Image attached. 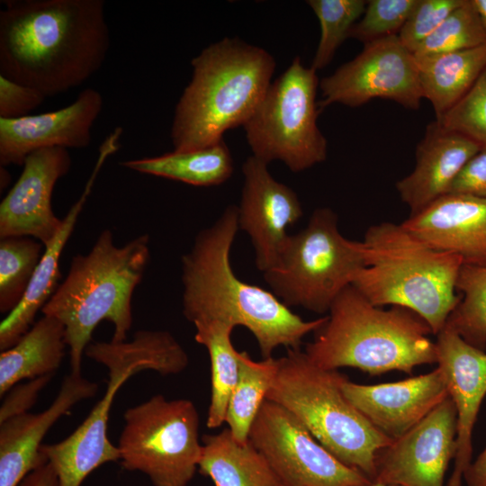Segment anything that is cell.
I'll use <instances>...</instances> for the list:
<instances>
[{"label":"cell","instance_id":"obj_1","mask_svg":"<svg viewBox=\"0 0 486 486\" xmlns=\"http://www.w3.org/2000/svg\"><path fill=\"white\" fill-rule=\"evenodd\" d=\"M109 46L102 0H11L0 12V75L46 97L86 81Z\"/></svg>","mask_w":486,"mask_h":486},{"label":"cell","instance_id":"obj_2","mask_svg":"<svg viewBox=\"0 0 486 486\" xmlns=\"http://www.w3.org/2000/svg\"><path fill=\"white\" fill-rule=\"evenodd\" d=\"M238 210L228 206L212 225L195 237L182 256V309L194 325L219 321L243 326L256 338L263 358L279 346L300 349L302 339L317 331L327 316L306 321L272 292L243 282L230 264L238 230Z\"/></svg>","mask_w":486,"mask_h":486},{"label":"cell","instance_id":"obj_3","mask_svg":"<svg viewBox=\"0 0 486 486\" xmlns=\"http://www.w3.org/2000/svg\"><path fill=\"white\" fill-rule=\"evenodd\" d=\"M149 257L148 234L117 247L112 232L104 230L87 254L72 258L66 278L41 310L65 327L70 373L81 374L83 355L100 322L113 324L112 341L127 340L133 292Z\"/></svg>","mask_w":486,"mask_h":486},{"label":"cell","instance_id":"obj_4","mask_svg":"<svg viewBox=\"0 0 486 486\" xmlns=\"http://www.w3.org/2000/svg\"><path fill=\"white\" fill-rule=\"evenodd\" d=\"M192 79L175 110V151L206 148L244 126L264 98L275 68L266 50L225 38L192 59Z\"/></svg>","mask_w":486,"mask_h":486},{"label":"cell","instance_id":"obj_5","mask_svg":"<svg viewBox=\"0 0 486 486\" xmlns=\"http://www.w3.org/2000/svg\"><path fill=\"white\" fill-rule=\"evenodd\" d=\"M328 312L304 350L321 368L352 367L370 375L395 370L411 374L416 366L437 362L430 327L409 309L374 306L351 284Z\"/></svg>","mask_w":486,"mask_h":486},{"label":"cell","instance_id":"obj_6","mask_svg":"<svg viewBox=\"0 0 486 486\" xmlns=\"http://www.w3.org/2000/svg\"><path fill=\"white\" fill-rule=\"evenodd\" d=\"M365 266L352 285L372 304L409 309L436 335L461 300L456 282L463 260L437 251L401 224L382 222L366 230Z\"/></svg>","mask_w":486,"mask_h":486},{"label":"cell","instance_id":"obj_7","mask_svg":"<svg viewBox=\"0 0 486 486\" xmlns=\"http://www.w3.org/2000/svg\"><path fill=\"white\" fill-rule=\"evenodd\" d=\"M85 355L104 365L109 379L104 394L81 425L62 441L40 447L59 486H81L93 471L120 460L118 447L108 438L107 426L113 400L123 383L144 370L178 374L189 364L186 351L166 330H138L130 341L90 342Z\"/></svg>","mask_w":486,"mask_h":486},{"label":"cell","instance_id":"obj_8","mask_svg":"<svg viewBox=\"0 0 486 486\" xmlns=\"http://www.w3.org/2000/svg\"><path fill=\"white\" fill-rule=\"evenodd\" d=\"M348 378L324 369L304 351L288 349L277 358V371L266 399L292 413L331 454L362 472L375 476L377 453L392 443L346 398Z\"/></svg>","mask_w":486,"mask_h":486},{"label":"cell","instance_id":"obj_9","mask_svg":"<svg viewBox=\"0 0 486 486\" xmlns=\"http://www.w3.org/2000/svg\"><path fill=\"white\" fill-rule=\"evenodd\" d=\"M329 208L315 210L304 229L289 235L274 266L264 273L272 292L289 308L322 314L365 266L363 241L346 238Z\"/></svg>","mask_w":486,"mask_h":486},{"label":"cell","instance_id":"obj_10","mask_svg":"<svg viewBox=\"0 0 486 486\" xmlns=\"http://www.w3.org/2000/svg\"><path fill=\"white\" fill-rule=\"evenodd\" d=\"M123 419L117 445L122 467L142 472L153 486H187L202 450L194 402L156 394L127 409Z\"/></svg>","mask_w":486,"mask_h":486},{"label":"cell","instance_id":"obj_11","mask_svg":"<svg viewBox=\"0 0 486 486\" xmlns=\"http://www.w3.org/2000/svg\"><path fill=\"white\" fill-rule=\"evenodd\" d=\"M319 85L316 70L304 67L298 56L270 84L243 126L255 158L267 165L278 159L292 172L326 159L327 140L317 124Z\"/></svg>","mask_w":486,"mask_h":486},{"label":"cell","instance_id":"obj_12","mask_svg":"<svg viewBox=\"0 0 486 486\" xmlns=\"http://www.w3.org/2000/svg\"><path fill=\"white\" fill-rule=\"evenodd\" d=\"M283 486H356L372 482L331 454L289 410L267 399L248 434Z\"/></svg>","mask_w":486,"mask_h":486},{"label":"cell","instance_id":"obj_13","mask_svg":"<svg viewBox=\"0 0 486 486\" xmlns=\"http://www.w3.org/2000/svg\"><path fill=\"white\" fill-rule=\"evenodd\" d=\"M320 87V112L335 103L356 107L375 98L418 110L423 98L415 57L398 35L365 44L354 59L324 77Z\"/></svg>","mask_w":486,"mask_h":486},{"label":"cell","instance_id":"obj_14","mask_svg":"<svg viewBox=\"0 0 486 486\" xmlns=\"http://www.w3.org/2000/svg\"><path fill=\"white\" fill-rule=\"evenodd\" d=\"M457 451V412L448 396L425 418L381 449L373 482L401 486H444Z\"/></svg>","mask_w":486,"mask_h":486},{"label":"cell","instance_id":"obj_15","mask_svg":"<svg viewBox=\"0 0 486 486\" xmlns=\"http://www.w3.org/2000/svg\"><path fill=\"white\" fill-rule=\"evenodd\" d=\"M242 173L238 228L249 236L256 266L266 273L276 264L290 235L287 229L302 216V206L295 192L276 181L267 164L254 156L246 159Z\"/></svg>","mask_w":486,"mask_h":486},{"label":"cell","instance_id":"obj_16","mask_svg":"<svg viewBox=\"0 0 486 486\" xmlns=\"http://www.w3.org/2000/svg\"><path fill=\"white\" fill-rule=\"evenodd\" d=\"M68 149L46 148L32 152L18 180L0 204V238L30 237L44 246L60 230L63 220L52 210L56 183L71 166Z\"/></svg>","mask_w":486,"mask_h":486},{"label":"cell","instance_id":"obj_17","mask_svg":"<svg viewBox=\"0 0 486 486\" xmlns=\"http://www.w3.org/2000/svg\"><path fill=\"white\" fill-rule=\"evenodd\" d=\"M103 96L86 88L66 107L40 114L0 119V164L22 166L29 154L46 148H84L103 108Z\"/></svg>","mask_w":486,"mask_h":486},{"label":"cell","instance_id":"obj_18","mask_svg":"<svg viewBox=\"0 0 486 486\" xmlns=\"http://www.w3.org/2000/svg\"><path fill=\"white\" fill-rule=\"evenodd\" d=\"M346 398L380 432L395 440L408 432L449 394L440 367L399 382L364 385L346 380Z\"/></svg>","mask_w":486,"mask_h":486},{"label":"cell","instance_id":"obj_19","mask_svg":"<svg viewBox=\"0 0 486 486\" xmlns=\"http://www.w3.org/2000/svg\"><path fill=\"white\" fill-rule=\"evenodd\" d=\"M438 367L457 412V451L446 486H462L464 472L472 462V435L486 396V351L465 342L446 325L436 334Z\"/></svg>","mask_w":486,"mask_h":486},{"label":"cell","instance_id":"obj_20","mask_svg":"<svg viewBox=\"0 0 486 486\" xmlns=\"http://www.w3.org/2000/svg\"><path fill=\"white\" fill-rule=\"evenodd\" d=\"M99 385L70 373L51 404L39 413L25 412L0 422V486H17L47 459L41 441L50 428L78 402L93 398Z\"/></svg>","mask_w":486,"mask_h":486},{"label":"cell","instance_id":"obj_21","mask_svg":"<svg viewBox=\"0 0 486 486\" xmlns=\"http://www.w3.org/2000/svg\"><path fill=\"white\" fill-rule=\"evenodd\" d=\"M430 248L463 265L486 266V199L446 194L400 223Z\"/></svg>","mask_w":486,"mask_h":486},{"label":"cell","instance_id":"obj_22","mask_svg":"<svg viewBox=\"0 0 486 486\" xmlns=\"http://www.w3.org/2000/svg\"><path fill=\"white\" fill-rule=\"evenodd\" d=\"M480 150V146L465 136L436 121L429 123L417 146L412 172L396 183L410 215L448 194L460 171Z\"/></svg>","mask_w":486,"mask_h":486},{"label":"cell","instance_id":"obj_23","mask_svg":"<svg viewBox=\"0 0 486 486\" xmlns=\"http://www.w3.org/2000/svg\"><path fill=\"white\" fill-rule=\"evenodd\" d=\"M120 148V140L108 135L99 148L98 158L80 197L72 205L58 234L45 245L43 254L31 283L18 306L0 324V350L13 346L35 323L38 311L55 292L59 277V259L77 219L94 187V181L106 159Z\"/></svg>","mask_w":486,"mask_h":486},{"label":"cell","instance_id":"obj_24","mask_svg":"<svg viewBox=\"0 0 486 486\" xmlns=\"http://www.w3.org/2000/svg\"><path fill=\"white\" fill-rule=\"evenodd\" d=\"M66 329L56 318L43 315L0 355V396L23 380L54 375L64 359Z\"/></svg>","mask_w":486,"mask_h":486},{"label":"cell","instance_id":"obj_25","mask_svg":"<svg viewBox=\"0 0 486 486\" xmlns=\"http://www.w3.org/2000/svg\"><path fill=\"white\" fill-rule=\"evenodd\" d=\"M414 57L423 98L430 102L438 119L468 93L486 68V43L469 50Z\"/></svg>","mask_w":486,"mask_h":486},{"label":"cell","instance_id":"obj_26","mask_svg":"<svg viewBox=\"0 0 486 486\" xmlns=\"http://www.w3.org/2000/svg\"><path fill=\"white\" fill-rule=\"evenodd\" d=\"M198 470L215 486H283L265 457L248 441L238 442L227 428L203 435Z\"/></svg>","mask_w":486,"mask_h":486},{"label":"cell","instance_id":"obj_27","mask_svg":"<svg viewBox=\"0 0 486 486\" xmlns=\"http://www.w3.org/2000/svg\"><path fill=\"white\" fill-rule=\"evenodd\" d=\"M121 164L135 172L195 186L221 184L233 172L232 157L223 140L202 148L174 150L157 157L122 161Z\"/></svg>","mask_w":486,"mask_h":486},{"label":"cell","instance_id":"obj_28","mask_svg":"<svg viewBox=\"0 0 486 486\" xmlns=\"http://www.w3.org/2000/svg\"><path fill=\"white\" fill-rule=\"evenodd\" d=\"M196 342L208 351L211 362V401L206 425L218 428L225 422L231 392L238 376V351L231 342L234 327L212 321L194 325Z\"/></svg>","mask_w":486,"mask_h":486},{"label":"cell","instance_id":"obj_29","mask_svg":"<svg viewBox=\"0 0 486 486\" xmlns=\"http://www.w3.org/2000/svg\"><path fill=\"white\" fill-rule=\"evenodd\" d=\"M277 358L253 360L246 352L238 353V376L229 400L225 422L234 438L248 442L251 426L273 384Z\"/></svg>","mask_w":486,"mask_h":486},{"label":"cell","instance_id":"obj_30","mask_svg":"<svg viewBox=\"0 0 486 486\" xmlns=\"http://www.w3.org/2000/svg\"><path fill=\"white\" fill-rule=\"evenodd\" d=\"M44 244L30 237L0 241V311L14 310L23 298L44 251Z\"/></svg>","mask_w":486,"mask_h":486},{"label":"cell","instance_id":"obj_31","mask_svg":"<svg viewBox=\"0 0 486 486\" xmlns=\"http://www.w3.org/2000/svg\"><path fill=\"white\" fill-rule=\"evenodd\" d=\"M456 291L461 300L446 325L471 346L486 351V266L463 265Z\"/></svg>","mask_w":486,"mask_h":486},{"label":"cell","instance_id":"obj_32","mask_svg":"<svg viewBox=\"0 0 486 486\" xmlns=\"http://www.w3.org/2000/svg\"><path fill=\"white\" fill-rule=\"evenodd\" d=\"M320 24V39L311 67L316 71L328 65L341 43L349 38L353 26L362 17L364 0H310Z\"/></svg>","mask_w":486,"mask_h":486},{"label":"cell","instance_id":"obj_33","mask_svg":"<svg viewBox=\"0 0 486 486\" xmlns=\"http://www.w3.org/2000/svg\"><path fill=\"white\" fill-rule=\"evenodd\" d=\"M486 43V27L472 0H464L415 50L414 55L454 52Z\"/></svg>","mask_w":486,"mask_h":486},{"label":"cell","instance_id":"obj_34","mask_svg":"<svg viewBox=\"0 0 486 486\" xmlns=\"http://www.w3.org/2000/svg\"><path fill=\"white\" fill-rule=\"evenodd\" d=\"M418 0H370L349 38L364 45L398 35Z\"/></svg>","mask_w":486,"mask_h":486},{"label":"cell","instance_id":"obj_35","mask_svg":"<svg viewBox=\"0 0 486 486\" xmlns=\"http://www.w3.org/2000/svg\"><path fill=\"white\" fill-rule=\"evenodd\" d=\"M436 121L486 149V68L468 93Z\"/></svg>","mask_w":486,"mask_h":486},{"label":"cell","instance_id":"obj_36","mask_svg":"<svg viewBox=\"0 0 486 486\" xmlns=\"http://www.w3.org/2000/svg\"><path fill=\"white\" fill-rule=\"evenodd\" d=\"M464 0H418L398 37L411 53L428 38Z\"/></svg>","mask_w":486,"mask_h":486},{"label":"cell","instance_id":"obj_37","mask_svg":"<svg viewBox=\"0 0 486 486\" xmlns=\"http://www.w3.org/2000/svg\"><path fill=\"white\" fill-rule=\"evenodd\" d=\"M46 96L39 90L0 75V119L13 120L31 115Z\"/></svg>","mask_w":486,"mask_h":486},{"label":"cell","instance_id":"obj_38","mask_svg":"<svg viewBox=\"0 0 486 486\" xmlns=\"http://www.w3.org/2000/svg\"><path fill=\"white\" fill-rule=\"evenodd\" d=\"M53 375H47L26 381L12 387L5 395L0 408V422L25 412L34 405L40 392L48 384Z\"/></svg>","mask_w":486,"mask_h":486},{"label":"cell","instance_id":"obj_39","mask_svg":"<svg viewBox=\"0 0 486 486\" xmlns=\"http://www.w3.org/2000/svg\"><path fill=\"white\" fill-rule=\"evenodd\" d=\"M448 194L486 199V149H481L465 164L452 183Z\"/></svg>","mask_w":486,"mask_h":486},{"label":"cell","instance_id":"obj_40","mask_svg":"<svg viewBox=\"0 0 486 486\" xmlns=\"http://www.w3.org/2000/svg\"><path fill=\"white\" fill-rule=\"evenodd\" d=\"M17 486H59L58 478L46 460L30 472Z\"/></svg>","mask_w":486,"mask_h":486},{"label":"cell","instance_id":"obj_41","mask_svg":"<svg viewBox=\"0 0 486 486\" xmlns=\"http://www.w3.org/2000/svg\"><path fill=\"white\" fill-rule=\"evenodd\" d=\"M463 480L467 486H486V447L464 472Z\"/></svg>","mask_w":486,"mask_h":486},{"label":"cell","instance_id":"obj_42","mask_svg":"<svg viewBox=\"0 0 486 486\" xmlns=\"http://www.w3.org/2000/svg\"><path fill=\"white\" fill-rule=\"evenodd\" d=\"M486 27V0H472Z\"/></svg>","mask_w":486,"mask_h":486},{"label":"cell","instance_id":"obj_43","mask_svg":"<svg viewBox=\"0 0 486 486\" xmlns=\"http://www.w3.org/2000/svg\"><path fill=\"white\" fill-rule=\"evenodd\" d=\"M356 486H401V485L385 484V483H380V482H370L368 484L356 485Z\"/></svg>","mask_w":486,"mask_h":486}]
</instances>
